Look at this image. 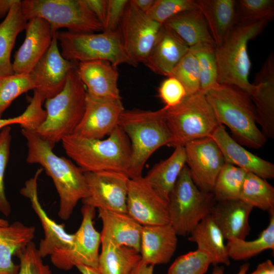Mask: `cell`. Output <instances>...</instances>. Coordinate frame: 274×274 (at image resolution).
Segmentation results:
<instances>
[{
  "mask_svg": "<svg viewBox=\"0 0 274 274\" xmlns=\"http://www.w3.org/2000/svg\"><path fill=\"white\" fill-rule=\"evenodd\" d=\"M76 71L90 97L102 100L121 99L118 85V72L109 62L94 60L79 62Z\"/></svg>",
  "mask_w": 274,
  "mask_h": 274,
  "instance_id": "ffe728a7",
  "label": "cell"
},
{
  "mask_svg": "<svg viewBox=\"0 0 274 274\" xmlns=\"http://www.w3.org/2000/svg\"><path fill=\"white\" fill-rule=\"evenodd\" d=\"M167 107L156 111L125 110L118 126L128 138L131 158L128 176H142L144 166L151 155L163 146H170L172 138L165 114Z\"/></svg>",
  "mask_w": 274,
  "mask_h": 274,
  "instance_id": "277c9868",
  "label": "cell"
},
{
  "mask_svg": "<svg viewBox=\"0 0 274 274\" xmlns=\"http://www.w3.org/2000/svg\"><path fill=\"white\" fill-rule=\"evenodd\" d=\"M212 261L202 252L196 250L178 257L170 266L168 274H205Z\"/></svg>",
  "mask_w": 274,
  "mask_h": 274,
  "instance_id": "60d3db41",
  "label": "cell"
},
{
  "mask_svg": "<svg viewBox=\"0 0 274 274\" xmlns=\"http://www.w3.org/2000/svg\"><path fill=\"white\" fill-rule=\"evenodd\" d=\"M36 228L19 221L0 226V274H18L19 265L12 260L13 255L32 241Z\"/></svg>",
  "mask_w": 274,
  "mask_h": 274,
  "instance_id": "83f0119b",
  "label": "cell"
},
{
  "mask_svg": "<svg viewBox=\"0 0 274 274\" xmlns=\"http://www.w3.org/2000/svg\"><path fill=\"white\" fill-rule=\"evenodd\" d=\"M268 23L236 24L224 42L216 47L218 83L237 87L249 95L253 93L255 86L249 80L251 62L248 44L262 33Z\"/></svg>",
  "mask_w": 274,
  "mask_h": 274,
  "instance_id": "8992f818",
  "label": "cell"
},
{
  "mask_svg": "<svg viewBox=\"0 0 274 274\" xmlns=\"http://www.w3.org/2000/svg\"><path fill=\"white\" fill-rule=\"evenodd\" d=\"M216 47L221 45L236 24L235 0H195Z\"/></svg>",
  "mask_w": 274,
  "mask_h": 274,
  "instance_id": "4316f807",
  "label": "cell"
},
{
  "mask_svg": "<svg viewBox=\"0 0 274 274\" xmlns=\"http://www.w3.org/2000/svg\"><path fill=\"white\" fill-rule=\"evenodd\" d=\"M84 1L103 26L106 18L108 0H84Z\"/></svg>",
  "mask_w": 274,
  "mask_h": 274,
  "instance_id": "7dc6e473",
  "label": "cell"
},
{
  "mask_svg": "<svg viewBox=\"0 0 274 274\" xmlns=\"http://www.w3.org/2000/svg\"><path fill=\"white\" fill-rule=\"evenodd\" d=\"M196 57L200 75V92L204 94L218 84L216 46L200 43L189 47Z\"/></svg>",
  "mask_w": 274,
  "mask_h": 274,
  "instance_id": "8d00e7d4",
  "label": "cell"
},
{
  "mask_svg": "<svg viewBox=\"0 0 274 274\" xmlns=\"http://www.w3.org/2000/svg\"><path fill=\"white\" fill-rule=\"evenodd\" d=\"M78 64L61 55L55 33L48 50L29 73L35 90L45 100L55 96L63 89L69 73Z\"/></svg>",
  "mask_w": 274,
  "mask_h": 274,
  "instance_id": "2e32d148",
  "label": "cell"
},
{
  "mask_svg": "<svg viewBox=\"0 0 274 274\" xmlns=\"http://www.w3.org/2000/svg\"><path fill=\"white\" fill-rule=\"evenodd\" d=\"M11 127L7 126L0 132V212L8 216L11 212V205L5 191L4 175L10 156L11 142Z\"/></svg>",
  "mask_w": 274,
  "mask_h": 274,
  "instance_id": "ee69618b",
  "label": "cell"
},
{
  "mask_svg": "<svg viewBox=\"0 0 274 274\" xmlns=\"http://www.w3.org/2000/svg\"><path fill=\"white\" fill-rule=\"evenodd\" d=\"M127 213L142 226L169 223L168 201L143 176L129 178Z\"/></svg>",
  "mask_w": 274,
  "mask_h": 274,
  "instance_id": "9a60e30c",
  "label": "cell"
},
{
  "mask_svg": "<svg viewBox=\"0 0 274 274\" xmlns=\"http://www.w3.org/2000/svg\"><path fill=\"white\" fill-rule=\"evenodd\" d=\"M162 25L150 19L129 1L118 30L126 53L138 65L146 60Z\"/></svg>",
  "mask_w": 274,
  "mask_h": 274,
  "instance_id": "7c38bea8",
  "label": "cell"
},
{
  "mask_svg": "<svg viewBox=\"0 0 274 274\" xmlns=\"http://www.w3.org/2000/svg\"><path fill=\"white\" fill-rule=\"evenodd\" d=\"M211 137L223 155L225 161L266 179L274 178V164L252 153L237 143L220 125Z\"/></svg>",
  "mask_w": 274,
  "mask_h": 274,
  "instance_id": "7402d4cb",
  "label": "cell"
},
{
  "mask_svg": "<svg viewBox=\"0 0 274 274\" xmlns=\"http://www.w3.org/2000/svg\"><path fill=\"white\" fill-rule=\"evenodd\" d=\"M95 210L91 206L83 204L82 220L74 234L72 245L67 249L57 250L50 256L57 268L67 270L78 264L98 268L101 235L93 225Z\"/></svg>",
  "mask_w": 274,
  "mask_h": 274,
  "instance_id": "8fae6325",
  "label": "cell"
},
{
  "mask_svg": "<svg viewBox=\"0 0 274 274\" xmlns=\"http://www.w3.org/2000/svg\"><path fill=\"white\" fill-rule=\"evenodd\" d=\"M61 142L66 154L84 172L114 171L128 176L131 146L119 126L105 139H87L73 134Z\"/></svg>",
  "mask_w": 274,
  "mask_h": 274,
  "instance_id": "3957f363",
  "label": "cell"
},
{
  "mask_svg": "<svg viewBox=\"0 0 274 274\" xmlns=\"http://www.w3.org/2000/svg\"><path fill=\"white\" fill-rule=\"evenodd\" d=\"M169 76L175 77L182 83L187 95L200 92L198 64L196 56L190 48Z\"/></svg>",
  "mask_w": 274,
  "mask_h": 274,
  "instance_id": "ab89813d",
  "label": "cell"
},
{
  "mask_svg": "<svg viewBox=\"0 0 274 274\" xmlns=\"http://www.w3.org/2000/svg\"><path fill=\"white\" fill-rule=\"evenodd\" d=\"M249 268V263H245L240 266L236 274H247ZM211 274H224V267L222 266L215 265Z\"/></svg>",
  "mask_w": 274,
  "mask_h": 274,
  "instance_id": "816d5d0a",
  "label": "cell"
},
{
  "mask_svg": "<svg viewBox=\"0 0 274 274\" xmlns=\"http://www.w3.org/2000/svg\"><path fill=\"white\" fill-rule=\"evenodd\" d=\"M36 88L29 74H14L0 77V118L14 100Z\"/></svg>",
  "mask_w": 274,
  "mask_h": 274,
  "instance_id": "f35d334b",
  "label": "cell"
},
{
  "mask_svg": "<svg viewBox=\"0 0 274 274\" xmlns=\"http://www.w3.org/2000/svg\"><path fill=\"white\" fill-rule=\"evenodd\" d=\"M22 14L28 21L40 18L50 25L54 35L62 28L77 33L103 31L102 25L84 0L21 1Z\"/></svg>",
  "mask_w": 274,
  "mask_h": 274,
  "instance_id": "9c48e42d",
  "label": "cell"
},
{
  "mask_svg": "<svg viewBox=\"0 0 274 274\" xmlns=\"http://www.w3.org/2000/svg\"><path fill=\"white\" fill-rule=\"evenodd\" d=\"M189 47L163 25L144 64L153 72L168 77Z\"/></svg>",
  "mask_w": 274,
  "mask_h": 274,
  "instance_id": "d4e9b609",
  "label": "cell"
},
{
  "mask_svg": "<svg viewBox=\"0 0 274 274\" xmlns=\"http://www.w3.org/2000/svg\"><path fill=\"white\" fill-rule=\"evenodd\" d=\"M197 9L195 0H155L146 15L161 24L181 12Z\"/></svg>",
  "mask_w": 274,
  "mask_h": 274,
  "instance_id": "b9f144b4",
  "label": "cell"
},
{
  "mask_svg": "<svg viewBox=\"0 0 274 274\" xmlns=\"http://www.w3.org/2000/svg\"><path fill=\"white\" fill-rule=\"evenodd\" d=\"M249 274H274V265L270 260L267 259L259 264L255 270Z\"/></svg>",
  "mask_w": 274,
  "mask_h": 274,
  "instance_id": "c3c4849f",
  "label": "cell"
},
{
  "mask_svg": "<svg viewBox=\"0 0 274 274\" xmlns=\"http://www.w3.org/2000/svg\"><path fill=\"white\" fill-rule=\"evenodd\" d=\"M235 15L236 24L269 22L274 17V1H236Z\"/></svg>",
  "mask_w": 274,
  "mask_h": 274,
  "instance_id": "74e56055",
  "label": "cell"
},
{
  "mask_svg": "<svg viewBox=\"0 0 274 274\" xmlns=\"http://www.w3.org/2000/svg\"><path fill=\"white\" fill-rule=\"evenodd\" d=\"M204 95L219 123L229 128L237 143L255 149L265 145L267 139L257 126L255 107L247 92L218 83Z\"/></svg>",
  "mask_w": 274,
  "mask_h": 274,
  "instance_id": "7a4b0ae2",
  "label": "cell"
},
{
  "mask_svg": "<svg viewBox=\"0 0 274 274\" xmlns=\"http://www.w3.org/2000/svg\"><path fill=\"white\" fill-rule=\"evenodd\" d=\"M75 267L81 274H101L97 268L92 267L86 265L78 264Z\"/></svg>",
  "mask_w": 274,
  "mask_h": 274,
  "instance_id": "db71d44e",
  "label": "cell"
},
{
  "mask_svg": "<svg viewBox=\"0 0 274 274\" xmlns=\"http://www.w3.org/2000/svg\"><path fill=\"white\" fill-rule=\"evenodd\" d=\"M190 234L188 240L196 243L197 249L210 257L212 264L230 265L225 238L210 215L203 218Z\"/></svg>",
  "mask_w": 274,
  "mask_h": 274,
  "instance_id": "f1b7e54d",
  "label": "cell"
},
{
  "mask_svg": "<svg viewBox=\"0 0 274 274\" xmlns=\"http://www.w3.org/2000/svg\"><path fill=\"white\" fill-rule=\"evenodd\" d=\"M154 266L144 262L142 260L131 274H153Z\"/></svg>",
  "mask_w": 274,
  "mask_h": 274,
  "instance_id": "f907efd6",
  "label": "cell"
},
{
  "mask_svg": "<svg viewBox=\"0 0 274 274\" xmlns=\"http://www.w3.org/2000/svg\"><path fill=\"white\" fill-rule=\"evenodd\" d=\"M253 93L250 95L254 104L256 123L267 139L274 138V55L271 53L257 74Z\"/></svg>",
  "mask_w": 274,
  "mask_h": 274,
  "instance_id": "44dd1931",
  "label": "cell"
},
{
  "mask_svg": "<svg viewBox=\"0 0 274 274\" xmlns=\"http://www.w3.org/2000/svg\"><path fill=\"white\" fill-rule=\"evenodd\" d=\"M9 224V223L7 220L0 218V226H7Z\"/></svg>",
  "mask_w": 274,
  "mask_h": 274,
  "instance_id": "9f6ffc18",
  "label": "cell"
},
{
  "mask_svg": "<svg viewBox=\"0 0 274 274\" xmlns=\"http://www.w3.org/2000/svg\"><path fill=\"white\" fill-rule=\"evenodd\" d=\"M130 1L139 10L146 14L153 6L155 0H132Z\"/></svg>",
  "mask_w": 274,
  "mask_h": 274,
  "instance_id": "681fc988",
  "label": "cell"
},
{
  "mask_svg": "<svg viewBox=\"0 0 274 274\" xmlns=\"http://www.w3.org/2000/svg\"><path fill=\"white\" fill-rule=\"evenodd\" d=\"M128 0H108L107 9L103 31L111 32L118 29Z\"/></svg>",
  "mask_w": 274,
  "mask_h": 274,
  "instance_id": "bcb514c9",
  "label": "cell"
},
{
  "mask_svg": "<svg viewBox=\"0 0 274 274\" xmlns=\"http://www.w3.org/2000/svg\"><path fill=\"white\" fill-rule=\"evenodd\" d=\"M185 165L184 147L178 146L167 158L155 165L144 177L155 190L168 201L169 194Z\"/></svg>",
  "mask_w": 274,
  "mask_h": 274,
  "instance_id": "4dcf8cb0",
  "label": "cell"
},
{
  "mask_svg": "<svg viewBox=\"0 0 274 274\" xmlns=\"http://www.w3.org/2000/svg\"><path fill=\"white\" fill-rule=\"evenodd\" d=\"M98 269L101 274H131L141 261L134 249L101 239Z\"/></svg>",
  "mask_w": 274,
  "mask_h": 274,
  "instance_id": "d6a6232c",
  "label": "cell"
},
{
  "mask_svg": "<svg viewBox=\"0 0 274 274\" xmlns=\"http://www.w3.org/2000/svg\"><path fill=\"white\" fill-rule=\"evenodd\" d=\"M124 111L121 99L102 100L87 94L84 115L74 134L90 139H103L118 126Z\"/></svg>",
  "mask_w": 274,
  "mask_h": 274,
  "instance_id": "e0dca14e",
  "label": "cell"
},
{
  "mask_svg": "<svg viewBox=\"0 0 274 274\" xmlns=\"http://www.w3.org/2000/svg\"><path fill=\"white\" fill-rule=\"evenodd\" d=\"M253 208L239 199L216 201L210 215L225 239H246L251 229L249 219Z\"/></svg>",
  "mask_w": 274,
  "mask_h": 274,
  "instance_id": "cb8c5ba5",
  "label": "cell"
},
{
  "mask_svg": "<svg viewBox=\"0 0 274 274\" xmlns=\"http://www.w3.org/2000/svg\"><path fill=\"white\" fill-rule=\"evenodd\" d=\"M102 228L101 239L132 248L140 253L143 226L127 213L98 209Z\"/></svg>",
  "mask_w": 274,
  "mask_h": 274,
  "instance_id": "484cf974",
  "label": "cell"
},
{
  "mask_svg": "<svg viewBox=\"0 0 274 274\" xmlns=\"http://www.w3.org/2000/svg\"><path fill=\"white\" fill-rule=\"evenodd\" d=\"M56 36L61 47V55L77 63L104 60L114 66L138 64L126 53L119 30L100 33H77L60 31Z\"/></svg>",
  "mask_w": 274,
  "mask_h": 274,
  "instance_id": "52a82bcc",
  "label": "cell"
},
{
  "mask_svg": "<svg viewBox=\"0 0 274 274\" xmlns=\"http://www.w3.org/2000/svg\"><path fill=\"white\" fill-rule=\"evenodd\" d=\"M269 222L258 237L252 241L234 239L226 244L229 258L246 260L266 250H274V213L269 214Z\"/></svg>",
  "mask_w": 274,
  "mask_h": 274,
  "instance_id": "836d02e7",
  "label": "cell"
},
{
  "mask_svg": "<svg viewBox=\"0 0 274 274\" xmlns=\"http://www.w3.org/2000/svg\"><path fill=\"white\" fill-rule=\"evenodd\" d=\"M177 236L169 223L143 226L140 251L141 260L153 266L167 263L176 250Z\"/></svg>",
  "mask_w": 274,
  "mask_h": 274,
  "instance_id": "603a6c76",
  "label": "cell"
},
{
  "mask_svg": "<svg viewBox=\"0 0 274 274\" xmlns=\"http://www.w3.org/2000/svg\"><path fill=\"white\" fill-rule=\"evenodd\" d=\"M239 199L269 214L274 213V188L266 180L248 173Z\"/></svg>",
  "mask_w": 274,
  "mask_h": 274,
  "instance_id": "e575fe53",
  "label": "cell"
},
{
  "mask_svg": "<svg viewBox=\"0 0 274 274\" xmlns=\"http://www.w3.org/2000/svg\"><path fill=\"white\" fill-rule=\"evenodd\" d=\"M43 169H38L35 176L25 182L20 193L29 200L31 208L39 218L43 228L45 236L40 242L38 250L44 258L50 256L57 250L70 248L73 244L74 234L67 233L62 224H58L51 219L40 202L38 179Z\"/></svg>",
  "mask_w": 274,
  "mask_h": 274,
  "instance_id": "ac0fdd59",
  "label": "cell"
},
{
  "mask_svg": "<svg viewBox=\"0 0 274 274\" xmlns=\"http://www.w3.org/2000/svg\"><path fill=\"white\" fill-rule=\"evenodd\" d=\"M215 202L212 193L195 185L185 165L168 197L169 224L178 235L190 234L210 214Z\"/></svg>",
  "mask_w": 274,
  "mask_h": 274,
  "instance_id": "30bf717a",
  "label": "cell"
},
{
  "mask_svg": "<svg viewBox=\"0 0 274 274\" xmlns=\"http://www.w3.org/2000/svg\"><path fill=\"white\" fill-rule=\"evenodd\" d=\"M21 132L28 148L26 162L41 165L51 178L59 197L58 215L68 220L78 202L88 196L84 172L71 160L56 155L35 131L22 128Z\"/></svg>",
  "mask_w": 274,
  "mask_h": 274,
  "instance_id": "6da1fadb",
  "label": "cell"
},
{
  "mask_svg": "<svg viewBox=\"0 0 274 274\" xmlns=\"http://www.w3.org/2000/svg\"><path fill=\"white\" fill-rule=\"evenodd\" d=\"M165 118L172 135L170 147L184 146L187 143L211 137L221 125L201 92L188 95L177 106L166 109Z\"/></svg>",
  "mask_w": 274,
  "mask_h": 274,
  "instance_id": "ba28073f",
  "label": "cell"
},
{
  "mask_svg": "<svg viewBox=\"0 0 274 274\" xmlns=\"http://www.w3.org/2000/svg\"><path fill=\"white\" fill-rule=\"evenodd\" d=\"M88 196L83 204L95 209L127 213L128 176L114 171L84 172Z\"/></svg>",
  "mask_w": 274,
  "mask_h": 274,
  "instance_id": "5bb4252c",
  "label": "cell"
},
{
  "mask_svg": "<svg viewBox=\"0 0 274 274\" xmlns=\"http://www.w3.org/2000/svg\"><path fill=\"white\" fill-rule=\"evenodd\" d=\"M186 165L191 179L201 191L212 193L216 180L225 163L212 137L193 140L184 146Z\"/></svg>",
  "mask_w": 274,
  "mask_h": 274,
  "instance_id": "4fadbf2b",
  "label": "cell"
},
{
  "mask_svg": "<svg viewBox=\"0 0 274 274\" xmlns=\"http://www.w3.org/2000/svg\"><path fill=\"white\" fill-rule=\"evenodd\" d=\"M25 29L24 41L12 62L14 74H29L48 50L54 36L49 23L40 18L29 20Z\"/></svg>",
  "mask_w": 274,
  "mask_h": 274,
  "instance_id": "d6986e66",
  "label": "cell"
},
{
  "mask_svg": "<svg viewBox=\"0 0 274 274\" xmlns=\"http://www.w3.org/2000/svg\"><path fill=\"white\" fill-rule=\"evenodd\" d=\"M76 68L69 73L63 89L46 99L45 120L35 131L53 148L74 134L85 112L87 92Z\"/></svg>",
  "mask_w": 274,
  "mask_h": 274,
  "instance_id": "5b68a950",
  "label": "cell"
},
{
  "mask_svg": "<svg viewBox=\"0 0 274 274\" xmlns=\"http://www.w3.org/2000/svg\"><path fill=\"white\" fill-rule=\"evenodd\" d=\"M163 25L173 31L189 47L200 43L215 46L206 21L198 9L179 13Z\"/></svg>",
  "mask_w": 274,
  "mask_h": 274,
  "instance_id": "f546056e",
  "label": "cell"
},
{
  "mask_svg": "<svg viewBox=\"0 0 274 274\" xmlns=\"http://www.w3.org/2000/svg\"><path fill=\"white\" fill-rule=\"evenodd\" d=\"M248 172L225 163L216 180L212 193L216 201L238 199Z\"/></svg>",
  "mask_w": 274,
  "mask_h": 274,
  "instance_id": "d590c367",
  "label": "cell"
},
{
  "mask_svg": "<svg viewBox=\"0 0 274 274\" xmlns=\"http://www.w3.org/2000/svg\"><path fill=\"white\" fill-rule=\"evenodd\" d=\"M159 96L167 108L174 107L187 95L182 83L172 76L167 77L158 88Z\"/></svg>",
  "mask_w": 274,
  "mask_h": 274,
  "instance_id": "f6af8a7d",
  "label": "cell"
},
{
  "mask_svg": "<svg viewBox=\"0 0 274 274\" xmlns=\"http://www.w3.org/2000/svg\"><path fill=\"white\" fill-rule=\"evenodd\" d=\"M19 120L17 117L10 118L8 119L0 118V130L3 128L9 126L13 124H17L19 123Z\"/></svg>",
  "mask_w": 274,
  "mask_h": 274,
  "instance_id": "11a10c76",
  "label": "cell"
},
{
  "mask_svg": "<svg viewBox=\"0 0 274 274\" xmlns=\"http://www.w3.org/2000/svg\"><path fill=\"white\" fill-rule=\"evenodd\" d=\"M16 0H0V17L8 14Z\"/></svg>",
  "mask_w": 274,
  "mask_h": 274,
  "instance_id": "f5cc1de1",
  "label": "cell"
},
{
  "mask_svg": "<svg viewBox=\"0 0 274 274\" xmlns=\"http://www.w3.org/2000/svg\"><path fill=\"white\" fill-rule=\"evenodd\" d=\"M16 256L20 260L18 274H52L32 241L20 250Z\"/></svg>",
  "mask_w": 274,
  "mask_h": 274,
  "instance_id": "7bdbcfd3",
  "label": "cell"
},
{
  "mask_svg": "<svg viewBox=\"0 0 274 274\" xmlns=\"http://www.w3.org/2000/svg\"><path fill=\"white\" fill-rule=\"evenodd\" d=\"M27 23L22 12L21 1L16 0L0 23V77L14 74L11 52L17 36L25 29Z\"/></svg>",
  "mask_w": 274,
  "mask_h": 274,
  "instance_id": "1f68e13d",
  "label": "cell"
}]
</instances>
